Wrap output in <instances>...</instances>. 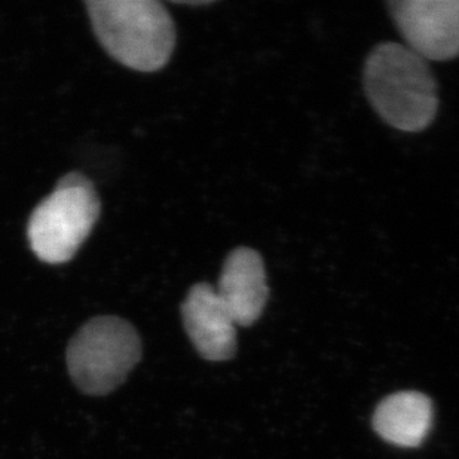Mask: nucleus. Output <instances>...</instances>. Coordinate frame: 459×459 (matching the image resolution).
Listing matches in <instances>:
<instances>
[{
	"instance_id": "obj_1",
	"label": "nucleus",
	"mask_w": 459,
	"mask_h": 459,
	"mask_svg": "<svg viewBox=\"0 0 459 459\" xmlns=\"http://www.w3.org/2000/svg\"><path fill=\"white\" fill-rule=\"evenodd\" d=\"M364 91L375 112L395 130L420 133L437 115L433 72L406 45L384 42L373 48L364 65Z\"/></svg>"
},
{
	"instance_id": "obj_2",
	"label": "nucleus",
	"mask_w": 459,
	"mask_h": 459,
	"mask_svg": "<svg viewBox=\"0 0 459 459\" xmlns=\"http://www.w3.org/2000/svg\"><path fill=\"white\" fill-rule=\"evenodd\" d=\"M92 29L103 48L121 65L155 72L169 63L176 27L156 0H88Z\"/></svg>"
},
{
	"instance_id": "obj_3",
	"label": "nucleus",
	"mask_w": 459,
	"mask_h": 459,
	"mask_svg": "<svg viewBox=\"0 0 459 459\" xmlns=\"http://www.w3.org/2000/svg\"><path fill=\"white\" fill-rule=\"evenodd\" d=\"M100 207L96 187L87 176L65 174L56 191L31 212L27 225L31 250L47 264H65L91 234Z\"/></svg>"
},
{
	"instance_id": "obj_4",
	"label": "nucleus",
	"mask_w": 459,
	"mask_h": 459,
	"mask_svg": "<svg viewBox=\"0 0 459 459\" xmlns=\"http://www.w3.org/2000/svg\"><path fill=\"white\" fill-rule=\"evenodd\" d=\"M142 357V341L131 323L119 316H96L74 334L67 347L69 373L79 390L104 395L117 390Z\"/></svg>"
},
{
	"instance_id": "obj_5",
	"label": "nucleus",
	"mask_w": 459,
	"mask_h": 459,
	"mask_svg": "<svg viewBox=\"0 0 459 459\" xmlns=\"http://www.w3.org/2000/svg\"><path fill=\"white\" fill-rule=\"evenodd\" d=\"M390 11L408 48L425 61L459 56V0H394Z\"/></svg>"
},
{
	"instance_id": "obj_6",
	"label": "nucleus",
	"mask_w": 459,
	"mask_h": 459,
	"mask_svg": "<svg viewBox=\"0 0 459 459\" xmlns=\"http://www.w3.org/2000/svg\"><path fill=\"white\" fill-rule=\"evenodd\" d=\"M187 336L201 357L225 361L237 351V325L217 295L216 287L200 282L192 287L182 305Z\"/></svg>"
},
{
	"instance_id": "obj_7",
	"label": "nucleus",
	"mask_w": 459,
	"mask_h": 459,
	"mask_svg": "<svg viewBox=\"0 0 459 459\" xmlns=\"http://www.w3.org/2000/svg\"><path fill=\"white\" fill-rule=\"evenodd\" d=\"M216 291L235 325H255L264 314L269 296L262 255L250 247L232 250L221 268Z\"/></svg>"
},
{
	"instance_id": "obj_8",
	"label": "nucleus",
	"mask_w": 459,
	"mask_h": 459,
	"mask_svg": "<svg viewBox=\"0 0 459 459\" xmlns=\"http://www.w3.org/2000/svg\"><path fill=\"white\" fill-rule=\"evenodd\" d=\"M433 416V403L427 395L403 391L382 400L373 415V429L391 445L416 447L429 436Z\"/></svg>"
},
{
	"instance_id": "obj_9",
	"label": "nucleus",
	"mask_w": 459,
	"mask_h": 459,
	"mask_svg": "<svg viewBox=\"0 0 459 459\" xmlns=\"http://www.w3.org/2000/svg\"><path fill=\"white\" fill-rule=\"evenodd\" d=\"M180 4H186V6H203V4H210V2H178Z\"/></svg>"
}]
</instances>
